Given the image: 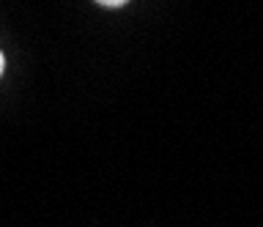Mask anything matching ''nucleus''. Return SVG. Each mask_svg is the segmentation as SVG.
<instances>
[{"mask_svg":"<svg viewBox=\"0 0 263 227\" xmlns=\"http://www.w3.org/2000/svg\"><path fill=\"white\" fill-rule=\"evenodd\" d=\"M99 6H107V9H121V6H126L129 0H96Z\"/></svg>","mask_w":263,"mask_h":227,"instance_id":"1","label":"nucleus"},{"mask_svg":"<svg viewBox=\"0 0 263 227\" xmlns=\"http://www.w3.org/2000/svg\"><path fill=\"white\" fill-rule=\"evenodd\" d=\"M3 69H6V58H3V52H0V74H3Z\"/></svg>","mask_w":263,"mask_h":227,"instance_id":"2","label":"nucleus"}]
</instances>
